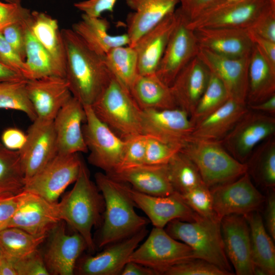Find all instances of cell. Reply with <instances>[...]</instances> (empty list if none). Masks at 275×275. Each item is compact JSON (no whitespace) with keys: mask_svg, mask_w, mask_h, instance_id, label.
<instances>
[{"mask_svg":"<svg viewBox=\"0 0 275 275\" xmlns=\"http://www.w3.org/2000/svg\"><path fill=\"white\" fill-rule=\"evenodd\" d=\"M1 255H2V251H1V249L0 248V258H1Z\"/></svg>","mask_w":275,"mask_h":275,"instance_id":"03108f58","label":"cell"},{"mask_svg":"<svg viewBox=\"0 0 275 275\" xmlns=\"http://www.w3.org/2000/svg\"><path fill=\"white\" fill-rule=\"evenodd\" d=\"M57 203L23 190L20 193L17 208L8 227L18 228L33 235L48 236L61 221Z\"/></svg>","mask_w":275,"mask_h":275,"instance_id":"9a60e30c","label":"cell"},{"mask_svg":"<svg viewBox=\"0 0 275 275\" xmlns=\"http://www.w3.org/2000/svg\"><path fill=\"white\" fill-rule=\"evenodd\" d=\"M167 167L171 184L179 194L204 184L195 163L181 150L172 157Z\"/></svg>","mask_w":275,"mask_h":275,"instance_id":"ab89813d","label":"cell"},{"mask_svg":"<svg viewBox=\"0 0 275 275\" xmlns=\"http://www.w3.org/2000/svg\"><path fill=\"white\" fill-rule=\"evenodd\" d=\"M104 59L112 75L129 90L139 74L135 48L129 45L118 46L109 50Z\"/></svg>","mask_w":275,"mask_h":275,"instance_id":"f35d334b","label":"cell"},{"mask_svg":"<svg viewBox=\"0 0 275 275\" xmlns=\"http://www.w3.org/2000/svg\"><path fill=\"white\" fill-rule=\"evenodd\" d=\"M0 63L18 72L24 78L26 71L25 61L6 41L1 32Z\"/></svg>","mask_w":275,"mask_h":275,"instance_id":"816d5d0a","label":"cell"},{"mask_svg":"<svg viewBox=\"0 0 275 275\" xmlns=\"http://www.w3.org/2000/svg\"><path fill=\"white\" fill-rule=\"evenodd\" d=\"M247 106L250 109L274 116L275 95L260 103Z\"/></svg>","mask_w":275,"mask_h":275,"instance_id":"94428289","label":"cell"},{"mask_svg":"<svg viewBox=\"0 0 275 275\" xmlns=\"http://www.w3.org/2000/svg\"><path fill=\"white\" fill-rule=\"evenodd\" d=\"M247 31L255 46L268 64L275 70V42L259 36L247 30Z\"/></svg>","mask_w":275,"mask_h":275,"instance_id":"9f6ffc18","label":"cell"},{"mask_svg":"<svg viewBox=\"0 0 275 275\" xmlns=\"http://www.w3.org/2000/svg\"><path fill=\"white\" fill-rule=\"evenodd\" d=\"M66 54L65 78L73 97L83 105H92L113 75L104 56L91 50L71 29L61 30Z\"/></svg>","mask_w":275,"mask_h":275,"instance_id":"6da1fadb","label":"cell"},{"mask_svg":"<svg viewBox=\"0 0 275 275\" xmlns=\"http://www.w3.org/2000/svg\"><path fill=\"white\" fill-rule=\"evenodd\" d=\"M274 133V116L248 108L221 143L233 157L245 163L255 148Z\"/></svg>","mask_w":275,"mask_h":275,"instance_id":"30bf717a","label":"cell"},{"mask_svg":"<svg viewBox=\"0 0 275 275\" xmlns=\"http://www.w3.org/2000/svg\"><path fill=\"white\" fill-rule=\"evenodd\" d=\"M135 206L142 210L154 227L164 228L171 221L193 222L200 216L177 193L168 196H154L140 193L127 185Z\"/></svg>","mask_w":275,"mask_h":275,"instance_id":"ffe728a7","label":"cell"},{"mask_svg":"<svg viewBox=\"0 0 275 275\" xmlns=\"http://www.w3.org/2000/svg\"><path fill=\"white\" fill-rule=\"evenodd\" d=\"M19 195H0V231L8 227L17 208Z\"/></svg>","mask_w":275,"mask_h":275,"instance_id":"11a10c76","label":"cell"},{"mask_svg":"<svg viewBox=\"0 0 275 275\" xmlns=\"http://www.w3.org/2000/svg\"><path fill=\"white\" fill-rule=\"evenodd\" d=\"M223 0H179L182 13L188 22Z\"/></svg>","mask_w":275,"mask_h":275,"instance_id":"f5cc1de1","label":"cell"},{"mask_svg":"<svg viewBox=\"0 0 275 275\" xmlns=\"http://www.w3.org/2000/svg\"><path fill=\"white\" fill-rule=\"evenodd\" d=\"M271 0H223L187 22L191 30L224 27L247 30Z\"/></svg>","mask_w":275,"mask_h":275,"instance_id":"8fae6325","label":"cell"},{"mask_svg":"<svg viewBox=\"0 0 275 275\" xmlns=\"http://www.w3.org/2000/svg\"><path fill=\"white\" fill-rule=\"evenodd\" d=\"M210 189L214 212L219 221L229 215L245 216L258 211L264 200L248 172L234 181Z\"/></svg>","mask_w":275,"mask_h":275,"instance_id":"7c38bea8","label":"cell"},{"mask_svg":"<svg viewBox=\"0 0 275 275\" xmlns=\"http://www.w3.org/2000/svg\"><path fill=\"white\" fill-rule=\"evenodd\" d=\"M193 258H195V254L190 246L171 237L164 228L154 227L146 239L131 254L129 261L148 267L158 275Z\"/></svg>","mask_w":275,"mask_h":275,"instance_id":"ba28073f","label":"cell"},{"mask_svg":"<svg viewBox=\"0 0 275 275\" xmlns=\"http://www.w3.org/2000/svg\"><path fill=\"white\" fill-rule=\"evenodd\" d=\"M249 224L253 261L267 275L275 274V247L258 211L244 216Z\"/></svg>","mask_w":275,"mask_h":275,"instance_id":"836d02e7","label":"cell"},{"mask_svg":"<svg viewBox=\"0 0 275 275\" xmlns=\"http://www.w3.org/2000/svg\"><path fill=\"white\" fill-rule=\"evenodd\" d=\"M148 233L144 228L133 235L107 245L94 256L77 261L75 272L81 275L120 274L129 257Z\"/></svg>","mask_w":275,"mask_h":275,"instance_id":"ac0fdd59","label":"cell"},{"mask_svg":"<svg viewBox=\"0 0 275 275\" xmlns=\"http://www.w3.org/2000/svg\"><path fill=\"white\" fill-rule=\"evenodd\" d=\"M275 95V70L254 45L250 57L247 106L260 103Z\"/></svg>","mask_w":275,"mask_h":275,"instance_id":"d6a6232c","label":"cell"},{"mask_svg":"<svg viewBox=\"0 0 275 275\" xmlns=\"http://www.w3.org/2000/svg\"><path fill=\"white\" fill-rule=\"evenodd\" d=\"M26 88L37 118L53 120L72 96L64 77L50 76L26 80Z\"/></svg>","mask_w":275,"mask_h":275,"instance_id":"603a6c76","label":"cell"},{"mask_svg":"<svg viewBox=\"0 0 275 275\" xmlns=\"http://www.w3.org/2000/svg\"><path fill=\"white\" fill-rule=\"evenodd\" d=\"M26 80L23 79L0 83V109L21 112L33 121L37 116L27 92Z\"/></svg>","mask_w":275,"mask_h":275,"instance_id":"60d3db41","label":"cell"},{"mask_svg":"<svg viewBox=\"0 0 275 275\" xmlns=\"http://www.w3.org/2000/svg\"><path fill=\"white\" fill-rule=\"evenodd\" d=\"M23 79L25 78L21 74L0 63V83Z\"/></svg>","mask_w":275,"mask_h":275,"instance_id":"6125c7cd","label":"cell"},{"mask_svg":"<svg viewBox=\"0 0 275 275\" xmlns=\"http://www.w3.org/2000/svg\"><path fill=\"white\" fill-rule=\"evenodd\" d=\"M247 172L263 186H275V138L269 137L259 144L245 162Z\"/></svg>","mask_w":275,"mask_h":275,"instance_id":"e575fe53","label":"cell"},{"mask_svg":"<svg viewBox=\"0 0 275 275\" xmlns=\"http://www.w3.org/2000/svg\"><path fill=\"white\" fill-rule=\"evenodd\" d=\"M17 275H49L42 254L38 249L13 261Z\"/></svg>","mask_w":275,"mask_h":275,"instance_id":"681fc988","label":"cell"},{"mask_svg":"<svg viewBox=\"0 0 275 275\" xmlns=\"http://www.w3.org/2000/svg\"><path fill=\"white\" fill-rule=\"evenodd\" d=\"M199 47L231 58L248 57L254 47L246 30L215 27L194 30Z\"/></svg>","mask_w":275,"mask_h":275,"instance_id":"cb8c5ba5","label":"cell"},{"mask_svg":"<svg viewBox=\"0 0 275 275\" xmlns=\"http://www.w3.org/2000/svg\"><path fill=\"white\" fill-rule=\"evenodd\" d=\"M225 253L237 275H253L250 231L243 215L231 214L221 221Z\"/></svg>","mask_w":275,"mask_h":275,"instance_id":"44dd1931","label":"cell"},{"mask_svg":"<svg viewBox=\"0 0 275 275\" xmlns=\"http://www.w3.org/2000/svg\"><path fill=\"white\" fill-rule=\"evenodd\" d=\"M142 133L181 149L190 140L194 125L179 107L141 111Z\"/></svg>","mask_w":275,"mask_h":275,"instance_id":"4fadbf2b","label":"cell"},{"mask_svg":"<svg viewBox=\"0 0 275 275\" xmlns=\"http://www.w3.org/2000/svg\"><path fill=\"white\" fill-rule=\"evenodd\" d=\"M210 74L197 56L183 68L170 86L177 107L185 111L189 117L206 88Z\"/></svg>","mask_w":275,"mask_h":275,"instance_id":"484cf974","label":"cell"},{"mask_svg":"<svg viewBox=\"0 0 275 275\" xmlns=\"http://www.w3.org/2000/svg\"><path fill=\"white\" fill-rule=\"evenodd\" d=\"M177 10L176 24L155 73L170 87L183 68L197 56L199 49L194 31L187 27V20L179 7Z\"/></svg>","mask_w":275,"mask_h":275,"instance_id":"5bb4252c","label":"cell"},{"mask_svg":"<svg viewBox=\"0 0 275 275\" xmlns=\"http://www.w3.org/2000/svg\"><path fill=\"white\" fill-rule=\"evenodd\" d=\"M31 12L21 4L0 1V32L13 23L28 20L31 15Z\"/></svg>","mask_w":275,"mask_h":275,"instance_id":"f907efd6","label":"cell"},{"mask_svg":"<svg viewBox=\"0 0 275 275\" xmlns=\"http://www.w3.org/2000/svg\"><path fill=\"white\" fill-rule=\"evenodd\" d=\"M28 25L33 35L48 52L61 74L65 77V50L57 20L46 13L34 11L31 12Z\"/></svg>","mask_w":275,"mask_h":275,"instance_id":"4dcf8cb0","label":"cell"},{"mask_svg":"<svg viewBox=\"0 0 275 275\" xmlns=\"http://www.w3.org/2000/svg\"><path fill=\"white\" fill-rule=\"evenodd\" d=\"M26 133L16 127H9L5 129L1 135V143L7 149L20 150L25 144Z\"/></svg>","mask_w":275,"mask_h":275,"instance_id":"6f0895ef","label":"cell"},{"mask_svg":"<svg viewBox=\"0 0 275 275\" xmlns=\"http://www.w3.org/2000/svg\"><path fill=\"white\" fill-rule=\"evenodd\" d=\"M30 18L13 23L1 32L6 41L24 61L25 59L26 32Z\"/></svg>","mask_w":275,"mask_h":275,"instance_id":"c3c4849f","label":"cell"},{"mask_svg":"<svg viewBox=\"0 0 275 275\" xmlns=\"http://www.w3.org/2000/svg\"><path fill=\"white\" fill-rule=\"evenodd\" d=\"M91 106L97 117L122 139L142 133V110L129 90L113 76Z\"/></svg>","mask_w":275,"mask_h":275,"instance_id":"8992f818","label":"cell"},{"mask_svg":"<svg viewBox=\"0 0 275 275\" xmlns=\"http://www.w3.org/2000/svg\"><path fill=\"white\" fill-rule=\"evenodd\" d=\"M86 119L82 125L84 140L90 154L89 162L111 174L118 168L126 142L95 114L91 105H84Z\"/></svg>","mask_w":275,"mask_h":275,"instance_id":"52a82bcc","label":"cell"},{"mask_svg":"<svg viewBox=\"0 0 275 275\" xmlns=\"http://www.w3.org/2000/svg\"><path fill=\"white\" fill-rule=\"evenodd\" d=\"M0 275H17L13 261L2 252L0 258Z\"/></svg>","mask_w":275,"mask_h":275,"instance_id":"be15d7a7","label":"cell"},{"mask_svg":"<svg viewBox=\"0 0 275 275\" xmlns=\"http://www.w3.org/2000/svg\"><path fill=\"white\" fill-rule=\"evenodd\" d=\"M118 0H85L74 3V6L83 14L101 17L104 12H113Z\"/></svg>","mask_w":275,"mask_h":275,"instance_id":"db71d44e","label":"cell"},{"mask_svg":"<svg viewBox=\"0 0 275 275\" xmlns=\"http://www.w3.org/2000/svg\"><path fill=\"white\" fill-rule=\"evenodd\" d=\"M47 235H36L16 227L0 231L2 253L13 261L23 258L38 249Z\"/></svg>","mask_w":275,"mask_h":275,"instance_id":"8d00e7d4","label":"cell"},{"mask_svg":"<svg viewBox=\"0 0 275 275\" xmlns=\"http://www.w3.org/2000/svg\"><path fill=\"white\" fill-rule=\"evenodd\" d=\"M95 179L104 200L103 216L96 246H106L146 228L149 221L135 211V205L126 183L102 172L96 173Z\"/></svg>","mask_w":275,"mask_h":275,"instance_id":"7a4b0ae2","label":"cell"},{"mask_svg":"<svg viewBox=\"0 0 275 275\" xmlns=\"http://www.w3.org/2000/svg\"><path fill=\"white\" fill-rule=\"evenodd\" d=\"M24 61V78L27 80L50 76L63 77L50 54L33 35L29 25L26 32Z\"/></svg>","mask_w":275,"mask_h":275,"instance_id":"d590c367","label":"cell"},{"mask_svg":"<svg viewBox=\"0 0 275 275\" xmlns=\"http://www.w3.org/2000/svg\"><path fill=\"white\" fill-rule=\"evenodd\" d=\"M129 91L141 110L177 107L170 87L156 73L138 74Z\"/></svg>","mask_w":275,"mask_h":275,"instance_id":"1f68e13d","label":"cell"},{"mask_svg":"<svg viewBox=\"0 0 275 275\" xmlns=\"http://www.w3.org/2000/svg\"><path fill=\"white\" fill-rule=\"evenodd\" d=\"M86 119L84 105L72 96L54 119L58 153L69 154L88 152L82 132Z\"/></svg>","mask_w":275,"mask_h":275,"instance_id":"7402d4cb","label":"cell"},{"mask_svg":"<svg viewBox=\"0 0 275 275\" xmlns=\"http://www.w3.org/2000/svg\"><path fill=\"white\" fill-rule=\"evenodd\" d=\"M4 2L10 3H14V4H21V0H2Z\"/></svg>","mask_w":275,"mask_h":275,"instance_id":"e7e4bbea","label":"cell"},{"mask_svg":"<svg viewBox=\"0 0 275 275\" xmlns=\"http://www.w3.org/2000/svg\"><path fill=\"white\" fill-rule=\"evenodd\" d=\"M146 135V134H145ZM147 136L145 164L160 165L167 164L172 157L181 149Z\"/></svg>","mask_w":275,"mask_h":275,"instance_id":"bcb514c9","label":"cell"},{"mask_svg":"<svg viewBox=\"0 0 275 275\" xmlns=\"http://www.w3.org/2000/svg\"><path fill=\"white\" fill-rule=\"evenodd\" d=\"M181 151L195 163L209 189L234 181L248 171L246 163L233 157L221 141L190 139Z\"/></svg>","mask_w":275,"mask_h":275,"instance_id":"5b68a950","label":"cell"},{"mask_svg":"<svg viewBox=\"0 0 275 275\" xmlns=\"http://www.w3.org/2000/svg\"><path fill=\"white\" fill-rule=\"evenodd\" d=\"M121 275H156L151 268L138 263L129 261L124 266Z\"/></svg>","mask_w":275,"mask_h":275,"instance_id":"91938a15","label":"cell"},{"mask_svg":"<svg viewBox=\"0 0 275 275\" xmlns=\"http://www.w3.org/2000/svg\"><path fill=\"white\" fill-rule=\"evenodd\" d=\"M197 56L223 82L229 98L246 103L250 56L228 57L201 47Z\"/></svg>","mask_w":275,"mask_h":275,"instance_id":"d6986e66","label":"cell"},{"mask_svg":"<svg viewBox=\"0 0 275 275\" xmlns=\"http://www.w3.org/2000/svg\"><path fill=\"white\" fill-rule=\"evenodd\" d=\"M25 183L19 151L8 149L0 142V195L18 194Z\"/></svg>","mask_w":275,"mask_h":275,"instance_id":"74e56055","label":"cell"},{"mask_svg":"<svg viewBox=\"0 0 275 275\" xmlns=\"http://www.w3.org/2000/svg\"><path fill=\"white\" fill-rule=\"evenodd\" d=\"M57 205L61 221L79 233L85 239L88 251L94 252L96 246L92 231L102 219L104 200L96 183L91 180L84 162L73 188Z\"/></svg>","mask_w":275,"mask_h":275,"instance_id":"3957f363","label":"cell"},{"mask_svg":"<svg viewBox=\"0 0 275 275\" xmlns=\"http://www.w3.org/2000/svg\"><path fill=\"white\" fill-rule=\"evenodd\" d=\"M109 22L101 17L82 14L81 19L74 23L72 30L93 51L105 56L118 46L130 44L127 33L113 35L108 32Z\"/></svg>","mask_w":275,"mask_h":275,"instance_id":"f546056e","label":"cell"},{"mask_svg":"<svg viewBox=\"0 0 275 275\" xmlns=\"http://www.w3.org/2000/svg\"><path fill=\"white\" fill-rule=\"evenodd\" d=\"M124 140L126 144L123 157L118 169L115 172L145 164L146 135L137 134Z\"/></svg>","mask_w":275,"mask_h":275,"instance_id":"ee69618b","label":"cell"},{"mask_svg":"<svg viewBox=\"0 0 275 275\" xmlns=\"http://www.w3.org/2000/svg\"><path fill=\"white\" fill-rule=\"evenodd\" d=\"M179 195L188 206L200 216L218 219L214 212L210 189L205 184Z\"/></svg>","mask_w":275,"mask_h":275,"instance_id":"7bdbcfd3","label":"cell"},{"mask_svg":"<svg viewBox=\"0 0 275 275\" xmlns=\"http://www.w3.org/2000/svg\"><path fill=\"white\" fill-rule=\"evenodd\" d=\"M53 120L37 118L26 132V140L19 150L25 181L35 175L57 154Z\"/></svg>","mask_w":275,"mask_h":275,"instance_id":"2e32d148","label":"cell"},{"mask_svg":"<svg viewBox=\"0 0 275 275\" xmlns=\"http://www.w3.org/2000/svg\"><path fill=\"white\" fill-rule=\"evenodd\" d=\"M49 234V241L42 255L49 274H73L79 256L87 249L85 239L76 232L68 234L63 221Z\"/></svg>","mask_w":275,"mask_h":275,"instance_id":"e0dca14e","label":"cell"},{"mask_svg":"<svg viewBox=\"0 0 275 275\" xmlns=\"http://www.w3.org/2000/svg\"><path fill=\"white\" fill-rule=\"evenodd\" d=\"M134 12L127 17V34L133 46L145 33L174 12L179 0H126Z\"/></svg>","mask_w":275,"mask_h":275,"instance_id":"83f0119b","label":"cell"},{"mask_svg":"<svg viewBox=\"0 0 275 275\" xmlns=\"http://www.w3.org/2000/svg\"><path fill=\"white\" fill-rule=\"evenodd\" d=\"M83 162L79 153H58L40 171L25 181L23 190L57 203L66 188L77 179Z\"/></svg>","mask_w":275,"mask_h":275,"instance_id":"9c48e42d","label":"cell"},{"mask_svg":"<svg viewBox=\"0 0 275 275\" xmlns=\"http://www.w3.org/2000/svg\"><path fill=\"white\" fill-rule=\"evenodd\" d=\"M229 99L223 82L211 73L206 88L190 117L194 126L221 107Z\"/></svg>","mask_w":275,"mask_h":275,"instance_id":"b9f144b4","label":"cell"},{"mask_svg":"<svg viewBox=\"0 0 275 275\" xmlns=\"http://www.w3.org/2000/svg\"><path fill=\"white\" fill-rule=\"evenodd\" d=\"M271 1H273V2H275V0H271Z\"/></svg>","mask_w":275,"mask_h":275,"instance_id":"003e7915","label":"cell"},{"mask_svg":"<svg viewBox=\"0 0 275 275\" xmlns=\"http://www.w3.org/2000/svg\"><path fill=\"white\" fill-rule=\"evenodd\" d=\"M164 275H230L204 260L193 258L169 268Z\"/></svg>","mask_w":275,"mask_h":275,"instance_id":"f6af8a7d","label":"cell"},{"mask_svg":"<svg viewBox=\"0 0 275 275\" xmlns=\"http://www.w3.org/2000/svg\"><path fill=\"white\" fill-rule=\"evenodd\" d=\"M247 30L275 42V2H269Z\"/></svg>","mask_w":275,"mask_h":275,"instance_id":"7dc6e473","label":"cell"},{"mask_svg":"<svg viewBox=\"0 0 275 275\" xmlns=\"http://www.w3.org/2000/svg\"><path fill=\"white\" fill-rule=\"evenodd\" d=\"M165 227L171 237L192 249L195 258L207 261L230 275L233 274L224 249L221 221L200 216L193 222L174 219Z\"/></svg>","mask_w":275,"mask_h":275,"instance_id":"277c9868","label":"cell"},{"mask_svg":"<svg viewBox=\"0 0 275 275\" xmlns=\"http://www.w3.org/2000/svg\"><path fill=\"white\" fill-rule=\"evenodd\" d=\"M266 230L273 241L275 240V195L271 193L268 197L265 213Z\"/></svg>","mask_w":275,"mask_h":275,"instance_id":"680465c9","label":"cell"},{"mask_svg":"<svg viewBox=\"0 0 275 275\" xmlns=\"http://www.w3.org/2000/svg\"><path fill=\"white\" fill-rule=\"evenodd\" d=\"M248 110L246 103L229 98L194 126L190 139L221 141Z\"/></svg>","mask_w":275,"mask_h":275,"instance_id":"f1b7e54d","label":"cell"},{"mask_svg":"<svg viewBox=\"0 0 275 275\" xmlns=\"http://www.w3.org/2000/svg\"><path fill=\"white\" fill-rule=\"evenodd\" d=\"M177 18L176 9L142 35L133 46L138 56L139 74L156 73Z\"/></svg>","mask_w":275,"mask_h":275,"instance_id":"d4e9b609","label":"cell"},{"mask_svg":"<svg viewBox=\"0 0 275 275\" xmlns=\"http://www.w3.org/2000/svg\"><path fill=\"white\" fill-rule=\"evenodd\" d=\"M108 175L117 181L130 184L131 188L144 194L163 197L175 192L170 179L167 164H143Z\"/></svg>","mask_w":275,"mask_h":275,"instance_id":"4316f807","label":"cell"}]
</instances>
